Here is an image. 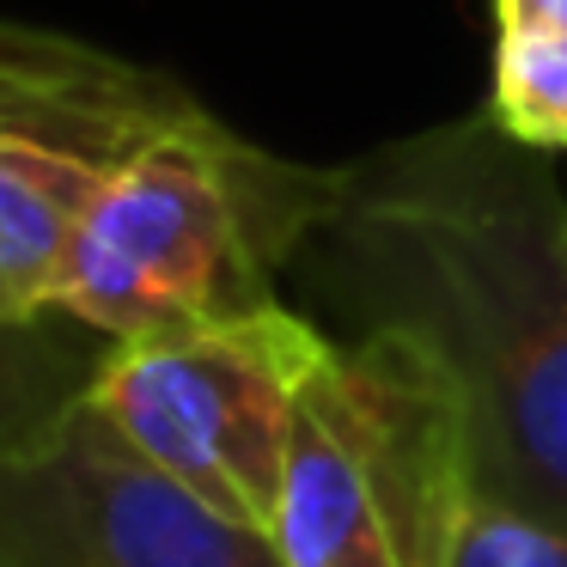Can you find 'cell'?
<instances>
[{
    "mask_svg": "<svg viewBox=\"0 0 567 567\" xmlns=\"http://www.w3.org/2000/svg\"><path fill=\"white\" fill-rule=\"evenodd\" d=\"M549 159L476 111L342 165L311 245L367 330L440 360L476 494L567 518V189Z\"/></svg>",
    "mask_w": 567,
    "mask_h": 567,
    "instance_id": "1",
    "label": "cell"
},
{
    "mask_svg": "<svg viewBox=\"0 0 567 567\" xmlns=\"http://www.w3.org/2000/svg\"><path fill=\"white\" fill-rule=\"evenodd\" d=\"M457 567H567V518L476 494L457 537Z\"/></svg>",
    "mask_w": 567,
    "mask_h": 567,
    "instance_id": "9",
    "label": "cell"
},
{
    "mask_svg": "<svg viewBox=\"0 0 567 567\" xmlns=\"http://www.w3.org/2000/svg\"><path fill=\"white\" fill-rule=\"evenodd\" d=\"M196 111L177 80L43 25H0V323L55 311L92 202Z\"/></svg>",
    "mask_w": 567,
    "mask_h": 567,
    "instance_id": "5",
    "label": "cell"
},
{
    "mask_svg": "<svg viewBox=\"0 0 567 567\" xmlns=\"http://www.w3.org/2000/svg\"><path fill=\"white\" fill-rule=\"evenodd\" d=\"M0 567H281V555L135 452L86 391L38 445L0 457Z\"/></svg>",
    "mask_w": 567,
    "mask_h": 567,
    "instance_id": "6",
    "label": "cell"
},
{
    "mask_svg": "<svg viewBox=\"0 0 567 567\" xmlns=\"http://www.w3.org/2000/svg\"><path fill=\"white\" fill-rule=\"evenodd\" d=\"M470 501V427L440 360L403 330L330 336L287 445L281 567H457Z\"/></svg>",
    "mask_w": 567,
    "mask_h": 567,
    "instance_id": "3",
    "label": "cell"
},
{
    "mask_svg": "<svg viewBox=\"0 0 567 567\" xmlns=\"http://www.w3.org/2000/svg\"><path fill=\"white\" fill-rule=\"evenodd\" d=\"M567 25V0H494V31H543Z\"/></svg>",
    "mask_w": 567,
    "mask_h": 567,
    "instance_id": "10",
    "label": "cell"
},
{
    "mask_svg": "<svg viewBox=\"0 0 567 567\" xmlns=\"http://www.w3.org/2000/svg\"><path fill=\"white\" fill-rule=\"evenodd\" d=\"M104 354L111 342L62 311L38 323H0V457L38 445L92 391Z\"/></svg>",
    "mask_w": 567,
    "mask_h": 567,
    "instance_id": "7",
    "label": "cell"
},
{
    "mask_svg": "<svg viewBox=\"0 0 567 567\" xmlns=\"http://www.w3.org/2000/svg\"><path fill=\"white\" fill-rule=\"evenodd\" d=\"M494 116L530 147L567 153V25L494 31Z\"/></svg>",
    "mask_w": 567,
    "mask_h": 567,
    "instance_id": "8",
    "label": "cell"
},
{
    "mask_svg": "<svg viewBox=\"0 0 567 567\" xmlns=\"http://www.w3.org/2000/svg\"><path fill=\"white\" fill-rule=\"evenodd\" d=\"M336 172L275 159L208 104L153 135L92 202L55 311L104 342L281 306L275 281L318 238Z\"/></svg>",
    "mask_w": 567,
    "mask_h": 567,
    "instance_id": "2",
    "label": "cell"
},
{
    "mask_svg": "<svg viewBox=\"0 0 567 567\" xmlns=\"http://www.w3.org/2000/svg\"><path fill=\"white\" fill-rule=\"evenodd\" d=\"M330 336L287 306L111 342L92 403L135 452L238 525L275 530L306 372Z\"/></svg>",
    "mask_w": 567,
    "mask_h": 567,
    "instance_id": "4",
    "label": "cell"
}]
</instances>
